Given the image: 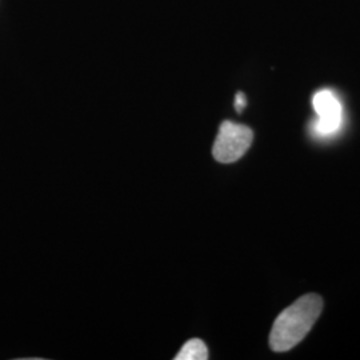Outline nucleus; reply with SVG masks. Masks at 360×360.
Masks as SVG:
<instances>
[{
	"label": "nucleus",
	"instance_id": "nucleus-1",
	"mask_svg": "<svg viewBox=\"0 0 360 360\" xmlns=\"http://www.w3.org/2000/svg\"><path fill=\"white\" fill-rule=\"evenodd\" d=\"M323 299L316 294L302 296L275 319L270 334V347L285 352L299 345L321 316Z\"/></svg>",
	"mask_w": 360,
	"mask_h": 360
},
{
	"label": "nucleus",
	"instance_id": "nucleus-2",
	"mask_svg": "<svg viewBox=\"0 0 360 360\" xmlns=\"http://www.w3.org/2000/svg\"><path fill=\"white\" fill-rule=\"evenodd\" d=\"M252 141V129L231 120H226L220 124L218 136L212 147V155L219 163H233L245 156Z\"/></svg>",
	"mask_w": 360,
	"mask_h": 360
},
{
	"label": "nucleus",
	"instance_id": "nucleus-3",
	"mask_svg": "<svg viewBox=\"0 0 360 360\" xmlns=\"http://www.w3.org/2000/svg\"><path fill=\"white\" fill-rule=\"evenodd\" d=\"M312 105L316 119L311 126V132L319 138L327 139L336 135L343 126V105L334 91L324 89L314 95Z\"/></svg>",
	"mask_w": 360,
	"mask_h": 360
},
{
	"label": "nucleus",
	"instance_id": "nucleus-4",
	"mask_svg": "<svg viewBox=\"0 0 360 360\" xmlns=\"http://www.w3.org/2000/svg\"><path fill=\"white\" fill-rule=\"evenodd\" d=\"M208 349L203 340L191 339L183 345L179 352L176 354L175 360H207Z\"/></svg>",
	"mask_w": 360,
	"mask_h": 360
},
{
	"label": "nucleus",
	"instance_id": "nucleus-5",
	"mask_svg": "<svg viewBox=\"0 0 360 360\" xmlns=\"http://www.w3.org/2000/svg\"><path fill=\"white\" fill-rule=\"evenodd\" d=\"M247 105V99H245V95L243 92H238L236 96H235V108L236 111L240 114Z\"/></svg>",
	"mask_w": 360,
	"mask_h": 360
}]
</instances>
